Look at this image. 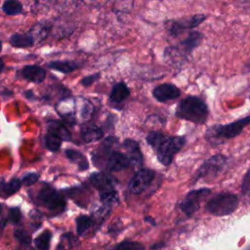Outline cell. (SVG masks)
Returning a JSON list of instances; mask_svg holds the SVG:
<instances>
[{"label": "cell", "mask_w": 250, "mask_h": 250, "mask_svg": "<svg viewBox=\"0 0 250 250\" xmlns=\"http://www.w3.org/2000/svg\"><path fill=\"white\" fill-rule=\"evenodd\" d=\"M146 141L156 150L157 158L163 165H169L172 162L173 157L186 142L183 137H168L158 132H150Z\"/></svg>", "instance_id": "6da1fadb"}, {"label": "cell", "mask_w": 250, "mask_h": 250, "mask_svg": "<svg viewBox=\"0 0 250 250\" xmlns=\"http://www.w3.org/2000/svg\"><path fill=\"white\" fill-rule=\"evenodd\" d=\"M202 40L203 34L199 31L191 29L188 36L178 44L166 48L164 57L169 63L175 66H181L188 61L192 51L201 43Z\"/></svg>", "instance_id": "7a4b0ae2"}, {"label": "cell", "mask_w": 250, "mask_h": 250, "mask_svg": "<svg viewBox=\"0 0 250 250\" xmlns=\"http://www.w3.org/2000/svg\"><path fill=\"white\" fill-rule=\"evenodd\" d=\"M176 115L182 119L201 124L208 116V107L199 98L188 96L183 99L176 109Z\"/></svg>", "instance_id": "3957f363"}, {"label": "cell", "mask_w": 250, "mask_h": 250, "mask_svg": "<svg viewBox=\"0 0 250 250\" xmlns=\"http://www.w3.org/2000/svg\"><path fill=\"white\" fill-rule=\"evenodd\" d=\"M238 205L236 195L229 192H222L212 197L206 203V209L215 216H227L231 214Z\"/></svg>", "instance_id": "277c9868"}, {"label": "cell", "mask_w": 250, "mask_h": 250, "mask_svg": "<svg viewBox=\"0 0 250 250\" xmlns=\"http://www.w3.org/2000/svg\"><path fill=\"white\" fill-rule=\"evenodd\" d=\"M249 123L250 116H246L225 125L216 124L208 128L206 137L208 139H231L238 136Z\"/></svg>", "instance_id": "5b68a950"}, {"label": "cell", "mask_w": 250, "mask_h": 250, "mask_svg": "<svg viewBox=\"0 0 250 250\" xmlns=\"http://www.w3.org/2000/svg\"><path fill=\"white\" fill-rule=\"evenodd\" d=\"M207 19L204 14H195L188 17H184L178 20H171L166 21L165 26L168 33L172 37H177L181 35L185 30H191L198 26Z\"/></svg>", "instance_id": "8992f818"}, {"label": "cell", "mask_w": 250, "mask_h": 250, "mask_svg": "<svg viewBox=\"0 0 250 250\" xmlns=\"http://www.w3.org/2000/svg\"><path fill=\"white\" fill-rule=\"evenodd\" d=\"M210 193L209 188H199L189 191L180 203L181 210L188 216L198 210L201 201Z\"/></svg>", "instance_id": "52a82bcc"}, {"label": "cell", "mask_w": 250, "mask_h": 250, "mask_svg": "<svg viewBox=\"0 0 250 250\" xmlns=\"http://www.w3.org/2000/svg\"><path fill=\"white\" fill-rule=\"evenodd\" d=\"M154 178V172L150 169H140L130 180L128 187L131 192L135 194L142 193L150 185Z\"/></svg>", "instance_id": "ba28073f"}, {"label": "cell", "mask_w": 250, "mask_h": 250, "mask_svg": "<svg viewBox=\"0 0 250 250\" xmlns=\"http://www.w3.org/2000/svg\"><path fill=\"white\" fill-rule=\"evenodd\" d=\"M38 198L42 202V204L50 210H61L63 209L65 206V201L63 197L49 186H45L40 190Z\"/></svg>", "instance_id": "9c48e42d"}, {"label": "cell", "mask_w": 250, "mask_h": 250, "mask_svg": "<svg viewBox=\"0 0 250 250\" xmlns=\"http://www.w3.org/2000/svg\"><path fill=\"white\" fill-rule=\"evenodd\" d=\"M226 162H227L226 157L220 154L210 157L209 159L204 161L202 165L199 167V169L197 170L194 176V180L197 181L198 179L209 176V175H216L224 168V166L226 165Z\"/></svg>", "instance_id": "30bf717a"}, {"label": "cell", "mask_w": 250, "mask_h": 250, "mask_svg": "<svg viewBox=\"0 0 250 250\" xmlns=\"http://www.w3.org/2000/svg\"><path fill=\"white\" fill-rule=\"evenodd\" d=\"M181 94L180 89L175 86L174 84L170 83H164L156 86L153 91L152 95L158 102H167L170 100L177 99Z\"/></svg>", "instance_id": "8fae6325"}, {"label": "cell", "mask_w": 250, "mask_h": 250, "mask_svg": "<svg viewBox=\"0 0 250 250\" xmlns=\"http://www.w3.org/2000/svg\"><path fill=\"white\" fill-rule=\"evenodd\" d=\"M90 181H91V184L101 192L113 189L114 179L108 174H104V173L93 174Z\"/></svg>", "instance_id": "7c38bea8"}, {"label": "cell", "mask_w": 250, "mask_h": 250, "mask_svg": "<svg viewBox=\"0 0 250 250\" xmlns=\"http://www.w3.org/2000/svg\"><path fill=\"white\" fill-rule=\"evenodd\" d=\"M129 165H130V162L127 155L118 151L111 152L106 161L107 169L109 171H114V172L123 170L127 168Z\"/></svg>", "instance_id": "4fadbf2b"}, {"label": "cell", "mask_w": 250, "mask_h": 250, "mask_svg": "<svg viewBox=\"0 0 250 250\" xmlns=\"http://www.w3.org/2000/svg\"><path fill=\"white\" fill-rule=\"evenodd\" d=\"M123 146L128 152L127 157L129 159L130 164L134 166H141L143 162V156L139 147V144L132 140H126Z\"/></svg>", "instance_id": "5bb4252c"}, {"label": "cell", "mask_w": 250, "mask_h": 250, "mask_svg": "<svg viewBox=\"0 0 250 250\" xmlns=\"http://www.w3.org/2000/svg\"><path fill=\"white\" fill-rule=\"evenodd\" d=\"M21 75L32 82L40 83L45 79L46 72L45 70L37 65H26L21 70Z\"/></svg>", "instance_id": "9a60e30c"}, {"label": "cell", "mask_w": 250, "mask_h": 250, "mask_svg": "<svg viewBox=\"0 0 250 250\" xmlns=\"http://www.w3.org/2000/svg\"><path fill=\"white\" fill-rule=\"evenodd\" d=\"M104 133L99 128L98 126L91 124V123H86L82 125L81 127V136L84 142L86 143H92L100 140L103 137Z\"/></svg>", "instance_id": "2e32d148"}, {"label": "cell", "mask_w": 250, "mask_h": 250, "mask_svg": "<svg viewBox=\"0 0 250 250\" xmlns=\"http://www.w3.org/2000/svg\"><path fill=\"white\" fill-rule=\"evenodd\" d=\"M34 39L29 33H15L10 37V43L16 48H26L34 44Z\"/></svg>", "instance_id": "e0dca14e"}, {"label": "cell", "mask_w": 250, "mask_h": 250, "mask_svg": "<svg viewBox=\"0 0 250 250\" xmlns=\"http://www.w3.org/2000/svg\"><path fill=\"white\" fill-rule=\"evenodd\" d=\"M129 89L125 83H118L116 84L110 93V100L114 103H120L124 101L129 96Z\"/></svg>", "instance_id": "ac0fdd59"}, {"label": "cell", "mask_w": 250, "mask_h": 250, "mask_svg": "<svg viewBox=\"0 0 250 250\" xmlns=\"http://www.w3.org/2000/svg\"><path fill=\"white\" fill-rule=\"evenodd\" d=\"M65 155L69 160H71L72 162H75L78 165L80 170H86L88 168L89 163L86 157L80 152L73 149H67L65 150Z\"/></svg>", "instance_id": "d6986e66"}, {"label": "cell", "mask_w": 250, "mask_h": 250, "mask_svg": "<svg viewBox=\"0 0 250 250\" xmlns=\"http://www.w3.org/2000/svg\"><path fill=\"white\" fill-rule=\"evenodd\" d=\"M49 66L62 73H68L78 68V64L72 62H52Z\"/></svg>", "instance_id": "ffe728a7"}, {"label": "cell", "mask_w": 250, "mask_h": 250, "mask_svg": "<svg viewBox=\"0 0 250 250\" xmlns=\"http://www.w3.org/2000/svg\"><path fill=\"white\" fill-rule=\"evenodd\" d=\"M3 12L9 16L18 15L21 12L22 5L18 0H6L2 6Z\"/></svg>", "instance_id": "44dd1931"}, {"label": "cell", "mask_w": 250, "mask_h": 250, "mask_svg": "<svg viewBox=\"0 0 250 250\" xmlns=\"http://www.w3.org/2000/svg\"><path fill=\"white\" fill-rule=\"evenodd\" d=\"M62 139L53 132L48 131V133L45 136V145L48 147V149L52 151L58 150L62 145Z\"/></svg>", "instance_id": "7402d4cb"}, {"label": "cell", "mask_w": 250, "mask_h": 250, "mask_svg": "<svg viewBox=\"0 0 250 250\" xmlns=\"http://www.w3.org/2000/svg\"><path fill=\"white\" fill-rule=\"evenodd\" d=\"M21 181L18 179H13L8 183L0 184V192H2L4 195L8 196L11 194H14L17 192L21 188Z\"/></svg>", "instance_id": "603a6c76"}, {"label": "cell", "mask_w": 250, "mask_h": 250, "mask_svg": "<svg viewBox=\"0 0 250 250\" xmlns=\"http://www.w3.org/2000/svg\"><path fill=\"white\" fill-rule=\"evenodd\" d=\"M49 132H53L60 136L62 140H69V132L65 129V127L57 121H52L49 123Z\"/></svg>", "instance_id": "cb8c5ba5"}, {"label": "cell", "mask_w": 250, "mask_h": 250, "mask_svg": "<svg viewBox=\"0 0 250 250\" xmlns=\"http://www.w3.org/2000/svg\"><path fill=\"white\" fill-rule=\"evenodd\" d=\"M93 224V220L89 216H79L76 219V229L79 235L85 233Z\"/></svg>", "instance_id": "d4e9b609"}, {"label": "cell", "mask_w": 250, "mask_h": 250, "mask_svg": "<svg viewBox=\"0 0 250 250\" xmlns=\"http://www.w3.org/2000/svg\"><path fill=\"white\" fill-rule=\"evenodd\" d=\"M101 200L105 206H112L118 202V195L113 189L101 192Z\"/></svg>", "instance_id": "484cf974"}, {"label": "cell", "mask_w": 250, "mask_h": 250, "mask_svg": "<svg viewBox=\"0 0 250 250\" xmlns=\"http://www.w3.org/2000/svg\"><path fill=\"white\" fill-rule=\"evenodd\" d=\"M50 240H51V233L48 230H46L35 239L34 243L37 249L39 250H49Z\"/></svg>", "instance_id": "4316f807"}, {"label": "cell", "mask_w": 250, "mask_h": 250, "mask_svg": "<svg viewBox=\"0 0 250 250\" xmlns=\"http://www.w3.org/2000/svg\"><path fill=\"white\" fill-rule=\"evenodd\" d=\"M112 250H145V248L139 242L123 241V242L117 244Z\"/></svg>", "instance_id": "83f0119b"}, {"label": "cell", "mask_w": 250, "mask_h": 250, "mask_svg": "<svg viewBox=\"0 0 250 250\" xmlns=\"http://www.w3.org/2000/svg\"><path fill=\"white\" fill-rule=\"evenodd\" d=\"M30 34L32 35L34 41H36V39L43 40L48 34V28L43 25H36L34 26L33 30L30 32Z\"/></svg>", "instance_id": "f1b7e54d"}, {"label": "cell", "mask_w": 250, "mask_h": 250, "mask_svg": "<svg viewBox=\"0 0 250 250\" xmlns=\"http://www.w3.org/2000/svg\"><path fill=\"white\" fill-rule=\"evenodd\" d=\"M15 237L22 244H29L31 241L30 234L24 229H17L15 231Z\"/></svg>", "instance_id": "f546056e"}, {"label": "cell", "mask_w": 250, "mask_h": 250, "mask_svg": "<svg viewBox=\"0 0 250 250\" xmlns=\"http://www.w3.org/2000/svg\"><path fill=\"white\" fill-rule=\"evenodd\" d=\"M21 210L19 207H12L9 210V220L10 222H12V224L14 225H18L21 222Z\"/></svg>", "instance_id": "4dcf8cb0"}, {"label": "cell", "mask_w": 250, "mask_h": 250, "mask_svg": "<svg viewBox=\"0 0 250 250\" xmlns=\"http://www.w3.org/2000/svg\"><path fill=\"white\" fill-rule=\"evenodd\" d=\"M39 179V175L36 173H28L21 179V183L24 186H31L35 184Z\"/></svg>", "instance_id": "1f68e13d"}, {"label": "cell", "mask_w": 250, "mask_h": 250, "mask_svg": "<svg viewBox=\"0 0 250 250\" xmlns=\"http://www.w3.org/2000/svg\"><path fill=\"white\" fill-rule=\"evenodd\" d=\"M72 241H73V237L70 236L69 234H65V235L62 236V241H61L60 245H58L59 246L58 250H67L66 245L69 247H72L73 246Z\"/></svg>", "instance_id": "d6a6232c"}, {"label": "cell", "mask_w": 250, "mask_h": 250, "mask_svg": "<svg viewBox=\"0 0 250 250\" xmlns=\"http://www.w3.org/2000/svg\"><path fill=\"white\" fill-rule=\"evenodd\" d=\"M100 77V74L99 73H95V74H92V75H88L86 77H84L82 80H81V84L85 87H88L90 86L91 84H93L98 78Z\"/></svg>", "instance_id": "836d02e7"}, {"label": "cell", "mask_w": 250, "mask_h": 250, "mask_svg": "<svg viewBox=\"0 0 250 250\" xmlns=\"http://www.w3.org/2000/svg\"><path fill=\"white\" fill-rule=\"evenodd\" d=\"M242 190L244 193L250 195V170L248 171V173L246 174L244 181H243V185H242Z\"/></svg>", "instance_id": "e575fe53"}, {"label": "cell", "mask_w": 250, "mask_h": 250, "mask_svg": "<svg viewBox=\"0 0 250 250\" xmlns=\"http://www.w3.org/2000/svg\"><path fill=\"white\" fill-rule=\"evenodd\" d=\"M120 1H121V7L123 6V5H125V8H130V6L128 5V3L126 2V0H116V3H120ZM130 2H132L133 3V0H129Z\"/></svg>", "instance_id": "d590c367"}, {"label": "cell", "mask_w": 250, "mask_h": 250, "mask_svg": "<svg viewBox=\"0 0 250 250\" xmlns=\"http://www.w3.org/2000/svg\"><path fill=\"white\" fill-rule=\"evenodd\" d=\"M3 67H4V62H3V61L0 59V71L3 69Z\"/></svg>", "instance_id": "8d00e7d4"}, {"label": "cell", "mask_w": 250, "mask_h": 250, "mask_svg": "<svg viewBox=\"0 0 250 250\" xmlns=\"http://www.w3.org/2000/svg\"><path fill=\"white\" fill-rule=\"evenodd\" d=\"M145 220H146V221H149V222H150V224H152V225H154V224H155V223H154V221H153V220H151V219H149V218H146Z\"/></svg>", "instance_id": "74e56055"}, {"label": "cell", "mask_w": 250, "mask_h": 250, "mask_svg": "<svg viewBox=\"0 0 250 250\" xmlns=\"http://www.w3.org/2000/svg\"><path fill=\"white\" fill-rule=\"evenodd\" d=\"M86 2H94V1H97V0H84Z\"/></svg>", "instance_id": "f35d334b"}, {"label": "cell", "mask_w": 250, "mask_h": 250, "mask_svg": "<svg viewBox=\"0 0 250 250\" xmlns=\"http://www.w3.org/2000/svg\"><path fill=\"white\" fill-rule=\"evenodd\" d=\"M1 49H2V44H1V42H0V51H1Z\"/></svg>", "instance_id": "ab89813d"}, {"label": "cell", "mask_w": 250, "mask_h": 250, "mask_svg": "<svg viewBox=\"0 0 250 250\" xmlns=\"http://www.w3.org/2000/svg\"><path fill=\"white\" fill-rule=\"evenodd\" d=\"M0 212H1V206H0Z\"/></svg>", "instance_id": "60d3db41"}]
</instances>
